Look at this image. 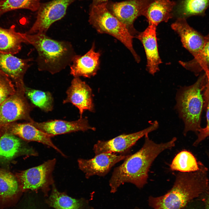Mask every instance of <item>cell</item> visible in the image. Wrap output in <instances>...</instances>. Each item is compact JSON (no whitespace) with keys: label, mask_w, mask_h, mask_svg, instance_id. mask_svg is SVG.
<instances>
[{"label":"cell","mask_w":209,"mask_h":209,"mask_svg":"<svg viewBox=\"0 0 209 209\" xmlns=\"http://www.w3.org/2000/svg\"><path fill=\"white\" fill-rule=\"evenodd\" d=\"M141 148L134 154L128 155L123 163L114 168L109 181L110 192L115 193L125 183H132L137 188L143 187L147 183L148 173L155 159L162 152L174 147L176 138L170 141L157 143L145 136Z\"/></svg>","instance_id":"cell-1"},{"label":"cell","mask_w":209,"mask_h":209,"mask_svg":"<svg viewBox=\"0 0 209 209\" xmlns=\"http://www.w3.org/2000/svg\"><path fill=\"white\" fill-rule=\"evenodd\" d=\"M208 169L203 164L198 171L179 172L172 188L163 195L148 198L153 209H181L209 190Z\"/></svg>","instance_id":"cell-2"},{"label":"cell","mask_w":209,"mask_h":209,"mask_svg":"<svg viewBox=\"0 0 209 209\" xmlns=\"http://www.w3.org/2000/svg\"><path fill=\"white\" fill-rule=\"evenodd\" d=\"M25 33L27 43L33 46L37 52V63L39 71L54 74L72 62L75 55L70 42L52 39L46 34Z\"/></svg>","instance_id":"cell-3"},{"label":"cell","mask_w":209,"mask_h":209,"mask_svg":"<svg viewBox=\"0 0 209 209\" xmlns=\"http://www.w3.org/2000/svg\"><path fill=\"white\" fill-rule=\"evenodd\" d=\"M206 77L205 73L201 74L193 84L181 87L177 92L175 108L184 123V135L190 131L197 134L201 128V117L204 108L203 93Z\"/></svg>","instance_id":"cell-4"},{"label":"cell","mask_w":209,"mask_h":209,"mask_svg":"<svg viewBox=\"0 0 209 209\" xmlns=\"http://www.w3.org/2000/svg\"><path fill=\"white\" fill-rule=\"evenodd\" d=\"M107 3L90 6L89 22L98 33L108 34L119 40L130 51L135 60L139 63L140 58L133 45L134 37L126 26L110 12L107 7Z\"/></svg>","instance_id":"cell-5"},{"label":"cell","mask_w":209,"mask_h":209,"mask_svg":"<svg viewBox=\"0 0 209 209\" xmlns=\"http://www.w3.org/2000/svg\"><path fill=\"white\" fill-rule=\"evenodd\" d=\"M56 162L54 158L16 174L20 188L23 191H46L53 184L52 173Z\"/></svg>","instance_id":"cell-6"},{"label":"cell","mask_w":209,"mask_h":209,"mask_svg":"<svg viewBox=\"0 0 209 209\" xmlns=\"http://www.w3.org/2000/svg\"><path fill=\"white\" fill-rule=\"evenodd\" d=\"M152 0H126L120 2L108 1L106 3L110 12L128 29L135 37L138 33L134 23L139 16H144L146 9Z\"/></svg>","instance_id":"cell-7"},{"label":"cell","mask_w":209,"mask_h":209,"mask_svg":"<svg viewBox=\"0 0 209 209\" xmlns=\"http://www.w3.org/2000/svg\"><path fill=\"white\" fill-rule=\"evenodd\" d=\"M76 0H53L41 3L37 10L36 20L26 33L46 34L51 25L62 18L65 15L68 7Z\"/></svg>","instance_id":"cell-8"},{"label":"cell","mask_w":209,"mask_h":209,"mask_svg":"<svg viewBox=\"0 0 209 209\" xmlns=\"http://www.w3.org/2000/svg\"><path fill=\"white\" fill-rule=\"evenodd\" d=\"M158 127L156 121L148 127L131 134H123L107 140H98L94 145L95 155L103 153L123 154L128 152L140 138L156 130Z\"/></svg>","instance_id":"cell-9"},{"label":"cell","mask_w":209,"mask_h":209,"mask_svg":"<svg viewBox=\"0 0 209 209\" xmlns=\"http://www.w3.org/2000/svg\"><path fill=\"white\" fill-rule=\"evenodd\" d=\"M24 93L25 91L20 90L0 105V126L19 119H25L28 122L32 119L30 113L33 106L28 102Z\"/></svg>","instance_id":"cell-10"},{"label":"cell","mask_w":209,"mask_h":209,"mask_svg":"<svg viewBox=\"0 0 209 209\" xmlns=\"http://www.w3.org/2000/svg\"><path fill=\"white\" fill-rule=\"evenodd\" d=\"M128 155L109 152L102 153L95 155L90 159L79 158L78 166L87 179L94 175L104 176L116 163L124 160Z\"/></svg>","instance_id":"cell-11"},{"label":"cell","mask_w":209,"mask_h":209,"mask_svg":"<svg viewBox=\"0 0 209 209\" xmlns=\"http://www.w3.org/2000/svg\"><path fill=\"white\" fill-rule=\"evenodd\" d=\"M66 93L67 97L63 103H70L77 107L79 111L80 118L82 117L85 111H95L92 89L79 77H74Z\"/></svg>","instance_id":"cell-12"},{"label":"cell","mask_w":209,"mask_h":209,"mask_svg":"<svg viewBox=\"0 0 209 209\" xmlns=\"http://www.w3.org/2000/svg\"><path fill=\"white\" fill-rule=\"evenodd\" d=\"M28 122L52 137L58 135L76 131L96 130V128L90 125L87 117H82L77 120L71 121L55 120L38 122L32 119Z\"/></svg>","instance_id":"cell-13"},{"label":"cell","mask_w":209,"mask_h":209,"mask_svg":"<svg viewBox=\"0 0 209 209\" xmlns=\"http://www.w3.org/2000/svg\"><path fill=\"white\" fill-rule=\"evenodd\" d=\"M171 27L180 36L183 46L194 57L197 56L203 46L205 36L190 26L184 18H177Z\"/></svg>","instance_id":"cell-14"},{"label":"cell","mask_w":209,"mask_h":209,"mask_svg":"<svg viewBox=\"0 0 209 209\" xmlns=\"http://www.w3.org/2000/svg\"><path fill=\"white\" fill-rule=\"evenodd\" d=\"M93 43L90 49L84 55H75L70 66V74L74 77L90 78L95 76L100 69V52L95 51Z\"/></svg>","instance_id":"cell-15"},{"label":"cell","mask_w":209,"mask_h":209,"mask_svg":"<svg viewBox=\"0 0 209 209\" xmlns=\"http://www.w3.org/2000/svg\"><path fill=\"white\" fill-rule=\"evenodd\" d=\"M156 28L148 25L144 31L138 33L135 37L143 45L147 58L146 69L153 75L159 71V66L162 63L159 54Z\"/></svg>","instance_id":"cell-16"},{"label":"cell","mask_w":209,"mask_h":209,"mask_svg":"<svg viewBox=\"0 0 209 209\" xmlns=\"http://www.w3.org/2000/svg\"><path fill=\"white\" fill-rule=\"evenodd\" d=\"M32 59H22L10 54L0 53V69L17 83L20 89L25 88L24 76Z\"/></svg>","instance_id":"cell-17"},{"label":"cell","mask_w":209,"mask_h":209,"mask_svg":"<svg viewBox=\"0 0 209 209\" xmlns=\"http://www.w3.org/2000/svg\"><path fill=\"white\" fill-rule=\"evenodd\" d=\"M176 4L171 0H152L144 16L147 19L148 25L156 27L161 22H167L174 17Z\"/></svg>","instance_id":"cell-18"},{"label":"cell","mask_w":209,"mask_h":209,"mask_svg":"<svg viewBox=\"0 0 209 209\" xmlns=\"http://www.w3.org/2000/svg\"><path fill=\"white\" fill-rule=\"evenodd\" d=\"M11 134L28 141L38 142L54 149L62 156L64 154L53 143L52 137L37 128L29 123H16L12 126Z\"/></svg>","instance_id":"cell-19"},{"label":"cell","mask_w":209,"mask_h":209,"mask_svg":"<svg viewBox=\"0 0 209 209\" xmlns=\"http://www.w3.org/2000/svg\"><path fill=\"white\" fill-rule=\"evenodd\" d=\"M51 194L47 202L55 209H95L89 200L84 198L76 199L59 191L53 184Z\"/></svg>","instance_id":"cell-20"},{"label":"cell","mask_w":209,"mask_h":209,"mask_svg":"<svg viewBox=\"0 0 209 209\" xmlns=\"http://www.w3.org/2000/svg\"><path fill=\"white\" fill-rule=\"evenodd\" d=\"M23 43H27L25 33L16 32L15 25L7 29L0 26V53L17 54Z\"/></svg>","instance_id":"cell-21"},{"label":"cell","mask_w":209,"mask_h":209,"mask_svg":"<svg viewBox=\"0 0 209 209\" xmlns=\"http://www.w3.org/2000/svg\"><path fill=\"white\" fill-rule=\"evenodd\" d=\"M209 0H180L176 4L174 17L185 19L194 16H204Z\"/></svg>","instance_id":"cell-22"},{"label":"cell","mask_w":209,"mask_h":209,"mask_svg":"<svg viewBox=\"0 0 209 209\" xmlns=\"http://www.w3.org/2000/svg\"><path fill=\"white\" fill-rule=\"evenodd\" d=\"M179 64L187 70L198 75L204 71L206 75L209 74V33L205 36L203 48L200 54L192 60L188 62L179 61Z\"/></svg>","instance_id":"cell-23"},{"label":"cell","mask_w":209,"mask_h":209,"mask_svg":"<svg viewBox=\"0 0 209 209\" xmlns=\"http://www.w3.org/2000/svg\"><path fill=\"white\" fill-rule=\"evenodd\" d=\"M203 163L198 161L190 152L183 150L178 154L170 165L173 171L183 172H190L199 170Z\"/></svg>","instance_id":"cell-24"},{"label":"cell","mask_w":209,"mask_h":209,"mask_svg":"<svg viewBox=\"0 0 209 209\" xmlns=\"http://www.w3.org/2000/svg\"><path fill=\"white\" fill-rule=\"evenodd\" d=\"M21 147V140L11 133H6L0 138V159L8 161L19 152Z\"/></svg>","instance_id":"cell-25"},{"label":"cell","mask_w":209,"mask_h":209,"mask_svg":"<svg viewBox=\"0 0 209 209\" xmlns=\"http://www.w3.org/2000/svg\"><path fill=\"white\" fill-rule=\"evenodd\" d=\"M19 185L16 177L11 173L0 169V199L6 200L19 192Z\"/></svg>","instance_id":"cell-26"},{"label":"cell","mask_w":209,"mask_h":209,"mask_svg":"<svg viewBox=\"0 0 209 209\" xmlns=\"http://www.w3.org/2000/svg\"><path fill=\"white\" fill-rule=\"evenodd\" d=\"M25 93L35 106L45 112L51 111L53 107V99L51 93L25 87Z\"/></svg>","instance_id":"cell-27"},{"label":"cell","mask_w":209,"mask_h":209,"mask_svg":"<svg viewBox=\"0 0 209 209\" xmlns=\"http://www.w3.org/2000/svg\"><path fill=\"white\" fill-rule=\"evenodd\" d=\"M41 0H0V17L4 13L13 10L25 9L37 11Z\"/></svg>","instance_id":"cell-28"},{"label":"cell","mask_w":209,"mask_h":209,"mask_svg":"<svg viewBox=\"0 0 209 209\" xmlns=\"http://www.w3.org/2000/svg\"><path fill=\"white\" fill-rule=\"evenodd\" d=\"M13 86L9 76L0 69V105L15 93Z\"/></svg>","instance_id":"cell-29"},{"label":"cell","mask_w":209,"mask_h":209,"mask_svg":"<svg viewBox=\"0 0 209 209\" xmlns=\"http://www.w3.org/2000/svg\"><path fill=\"white\" fill-rule=\"evenodd\" d=\"M206 111L207 125L206 127L201 128L198 131L197 137L193 144L194 147L197 146L202 141L209 136V100L205 109Z\"/></svg>","instance_id":"cell-30"},{"label":"cell","mask_w":209,"mask_h":209,"mask_svg":"<svg viewBox=\"0 0 209 209\" xmlns=\"http://www.w3.org/2000/svg\"><path fill=\"white\" fill-rule=\"evenodd\" d=\"M181 209H205L203 202L199 198L194 199Z\"/></svg>","instance_id":"cell-31"},{"label":"cell","mask_w":209,"mask_h":209,"mask_svg":"<svg viewBox=\"0 0 209 209\" xmlns=\"http://www.w3.org/2000/svg\"><path fill=\"white\" fill-rule=\"evenodd\" d=\"M206 75L205 89L203 93L204 100L203 109H205L207 102L209 100V74Z\"/></svg>","instance_id":"cell-32"},{"label":"cell","mask_w":209,"mask_h":209,"mask_svg":"<svg viewBox=\"0 0 209 209\" xmlns=\"http://www.w3.org/2000/svg\"><path fill=\"white\" fill-rule=\"evenodd\" d=\"M207 156L209 159V154ZM198 198L203 203L205 209H209V190L202 194Z\"/></svg>","instance_id":"cell-33"},{"label":"cell","mask_w":209,"mask_h":209,"mask_svg":"<svg viewBox=\"0 0 209 209\" xmlns=\"http://www.w3.org/2000/svg\"><path fill=\"white\" fill-rule=\"evenodd\" d=\"M37 201L33 197H30L27 209H45V208L44 209V207H43L42 205H40V203H38Z\"/></svg>","instance_id":"cell-34"},{"label":"cell","mask_w":209,"mask_h":209,"mask_svg":"<svg viewBox=\"0 0 209 209\" xmlns=\"http://www.w3.org/2000/svg\"><path fill=\"white\" fill-rule=\"evenodd\" d=\"M91 3L90 5L94 6L97 5L101 4L103 3H106L109 0H91Z\"/></svg>","instance_id":"cell-35"},{"label":"cell","mask_w":209,"mask_h":209,"mask_svg":"<svg viewBox=\"0 0 209 209\" xmlns=\"http://www.w3.org/2000/svg\"><path fill=\"white\" fill-rule=\"evenodd\" d=\"M134 209H139L137 207H136Z\"/></svg>","instance_id":"cell-36"}]
</instances>
